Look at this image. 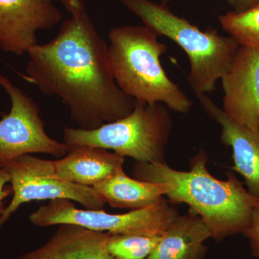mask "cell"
Returning <instances> with one entry per match:
<instances>
[{
    "instance_id": "cell-14",
    "label": "cell",
    "mask_w": 259,
    "mask_h": 259,
    "mask_svg": "<svg viewBox=\"0 0 259 259\" xmlns=\"http://www.w3.org/2000/svg\"><path fill=\"white\" fill-rule=\"evenodd\" d=\"M209 238L210 232L199 215L190 211L179 214L146 259H203L204 243Z\"/></svg>"
},
{
    "instance_id": "cell-3",
    "label": "cell",
    "mask_w": 259,
    "mask_h": 259,
    "mask_svg": "<svg viewBox=\"0 0 259 259\" xmlns=\"http://www.w3.org/2000/svg\"><path fill=\"white\" fill-rule=\"evenodd\" d=\"M158 37L145 25L112 29L108 58L114 79L136 101L161 103L172 111L188 113L193 102L163 69L161 57L168 47Z\"/></svg>"
},
{
    "instance_id": "cell-16",
    "label": "cell",
    "mask_w": 259,
    "mask_h": 259,
    "mask_svg": "<svg viewBox=\"0 0 259 259\" xmlns=\"http://www.w3.org/2000/svg\"><path fill=\"white\" fill-rule=\"evenodd\" d=\"M223 30L240 46L259 49V4L245 11H231L220 15Z\"/></svg>"
},
{
    "instance_id": "cell-17",
    "label": "cell",
    "mask_w": 259,
    "mask_h": 259,
    "mask_svg": "<svg viewBox=\"0 0 259 259\" xmlns=\"http://www.w3.org/2000/svg\"><path fill=\"white\" fill-rule=\"evenodd\" d=\"M161 236L112 234L107 243L109 253L115 259H146Z\"/></svg>"
},
{
    "instance_id": "cell-18",
    "label": "cell",
    "mask_w": 259,
    "mask_h": 259,
    "mask_svg": "<svg viewBox=\"0 0 259 259\" xmlns=\"http://www.w3.org/2000/svg\"><path fill=\"white\" fill-rule=\"evenodd\" d=\"M245 236L249 238L252 252L255 256L259 255V204L255 207L252 214L249 228L245 233Z\"/></svg>"
},
{
    "instance_id": "cell-2",
    "label": "cell",
    "mask_w": 259,
    "mask_h": 259,
    "mask_svg": "<svg viewBox=\"0 0 259 259\" xmlns=\"http://www.w3.org/2000/svg\"><path fill=\"white\" fill-rule=\"evenodd\" d=\"M207 153L201 149L191 159L190 171L174 169L166 163L137 162L133 173L137 180L168 185L165 195L168 200L189 205L190 212L202 218L216 241L245 234L259 199L231 172L227 174L226 181L212 176L207 168Z\"/></svg>"
},
{
    "instance_id": "cell-10",
    "label": "cell",
    "mask_w": 259,
    "mask_h": 259,
    "mask_svg": "<svg viewBox=\"0 0 259 259\" xmlns=\"http://www.w3.org/2000/svg\"><path fill=\"white\" fill-rule=\"evenodd\" d=\"M221 80L223 111L240 125L259 132V49L241 46Z\"/></svg>"
},
{
    "instance_id": "cell-7",
    "label": "cell",
    "mask_w": 259,
    "mask_h": 259,
    "mask_svg": "<svg viewBox=\"0 0 259 259\" xmlns=\"http://www.w3.org/2000/svg\"><path fill=\"white\" fill-rule=\"evenodd\" d=\"M0 164L9 173L13 193L11 202L0 215V230L21 204L31 201L67 199L92 210H102L106 203L93 187L58 177L54 161L27 154Z\"/></svg>"
},
{
    "instance_id": "cell-6",
    "label": "cell",
    "mask_w": 259,
    "mask_h": 259,
    "mask_svg": "<svg viewBox=\"0 0 259 259\" xmlns=\"http://www.w3.org/2000/svg\"><path fill=\"white\" fill-rule=\"evenodd\" d=\"M178 215L177 209L164 198L146 208L125 214L79 209L70 199H56L32 212L30 221L40 227L74 224L112 234L162 236Z\"/></svg>"
},
{
    "instance_id": "cell-11",
    "label": "cell",
    "mask_w": 259,
    "mask_h": 259,
    "mask_svg": "<svg viewBox=\"0 0 259 259\" xmlns=\"http://www.w3.org/2000/svg\"><path fill=\"white\" fill-rule=\"evenodd\" d=\"M196 97L207 115L222 127L221 141L233 151L231 169L244 179L247 190L259 199V132L233 120L206 94Z\"/></svg>"
},
{
    "instance_id": "cell-23",
    "label": "cell",
    "mask_w": 259,
    "mask_h": 259,
    "mask_svg": "<svg viewBox=\"0 0 259 259\" xmlns=\"http://www.w3.org/2000/svg\"><path fill=\"white\" fill-rule=\"evenodd\" d=\"M258 257H259V255H258Z\"/></svg>"
},
{
    "instance_id": "cell-13",
    "label": "cell",
    "mask_w": 259,
    "mask_h": 259,
    "mask_svg": "<svg viewBox=\"0 0 259 259\" xmlns=\"http://www.w3.org/2000/svg\"><path fill=\"white\" fill-rule=\"evenodd\" d=\"M69 147L64 157L54 161L56 175L67 182L93 187L111 177L123 165V156L105 148Z\"/></svg>"
},
{
    "instance_id": "cell-21",
    "label": "cell",
    "mask_w": 259,
    "mask_h": 259,
    "mask_svg": "<svg viewBox=\"0 0 259 259\" xmlns=\"http://www.w3.org/2000/svg\"><path fill=\"white\" fill-rule=\"evenodd\" d=\"M227 3L236 13L245 11L259 4V0H226Z\"/></svg>"
},
{
    "instance_id": "cell-20",
    "label": "cell",
    "mask_w": 259,
    "mask_h": 259,
    "mask_svg": "<svg viewBox=\"0 0 259 259\" xmlns=\"http://www.w3.org/2000/svg\"><path fill=\"white\" fill-rule=\"evenodd\" d=\"M59 1L71 15L75 14L84 7L82 0H59ZM172 1L173 0H161V4L167 6V5Z\"/></svg>"
},
{
    "instance_id": "cell-15",
    "label": "cell",
    "mask_w": 259,
    "mask_h": 259,
    "mask_svg": "<svg viewBox=\"0 0 259 259\" xmlns=\"http://www.w3.org/2000/svg\"><path fill=\"white\" fill-rule=\"evenodd\" d=\"M93 188L112 207L131 210L146 208L158 203L169 190L166 184L131 178L122 167Z\"/></svg>"
},
{
    "instance_id": "cell-5",
    "label": "cell",
    "mask_w": 259,
    "mask_h": 259,
    "mask_svg": "<svg viewBox=\"0 0 259 259\" xmlns=\"http://www.w3.org/2000/svg\"><path fill=\"white\" fill-rule=\"evenodd\" d=\"M172 127L173 120L164 105L136 101L134 110L127 117L93 130L65 127L64 139L68 146L112 150L139 163H166Z\"/></svg>"
},
{
    "instance_id": "cell-22",
    "label": "cell",
    "mask_w": 259,
    "mask_h": 259,
    "mask_svg": "<svg viewBox=\"0 0 259 259\" xmlns=\"http://www.w3.org/2000/svg\"><path fill=\"white\" fill-rule=\"evenodd\" d=\"M39 1L46 2V1H49V0H39Z\"/></svg>"
},
{
    "instance_id": "cell-8",
    "label": "cell",
    "mask_w": 259,
    "mask_h": 259,
    "mask_svg": "<svg viewBox=\"0 0 259 259\" xmlns=\"http://www.w3.org/2000/svg\"><path fill=\"white\" fill-rule=\"evenodd\" d=\"M0 87L11 101L9 113L0 120V163L30 153L64 156L69 146L47 134L35 100L1 73Z\"/></svg>"
},
{
    "instance_id": "cell-9",
    "label": "cell",
    "mask_w": 259,
    "mask_h": 259,
    "mask_svg": "<svg viewBox=\"0 0 259 259\" xmlns=\"http://www.w3.org/2000/svg\"><path fill=\"white\" fill-rule=\"evenodd\" d=\"M62 14L51 0H0V49L17 56L37 44V32L60 23Z\"/></svg>"
},
{
    "instance_id": "cell-1",
    "label": "cell",
    "mask_w": 259,
    "mask_h": 259,
    "mask_svg": "<svg viewBox=\"0 0 259 259\" xmlns=\"http://www.w3.org/2000/svg\"><path fill=\"white\" fill-rule=\"evenodd\" d=\"M22 77L41 93L60 98L78 128L93 130L120 120L134 110L136 100L116 83L108 45L85 7L61 25L59 33L28 52Z\"/></svg>"
},
{
    "instance_id": "cell-4",
    "label": "cell",
    "mask_w": 259,
    "mask_h": 259,
    "mask_svg": "<svg viewBox=\"0 0 259 259\" xmlns=\"http://www.w3.org/2000/svg\"><path fill=\"white\" fill-rule=\"evenodd\" d=\"M139 17L158 36L176 42L188 57L187 80L195 96L217 90V82L231 69L240 44L214 29L202 30L172 13L166 5L151 0H117Z\"/></svg>"
},
{
    "instance_id": "cell-19",
    "label": "cell",
    "mask_w": 259,
    "mask_h": 259,
    "mask_svg": "<svg viewBox=\"0 0 259 259\" xmlns=\"http://www.w3.org/2000/svg\"><path fill=\"white\" fill-rule=\"evenodd\" d=\"M10 182L9 173L3 165L0 164V215L3 214L5 209L4 199L11 193L9 187L6 186L7 184Z\"/></svg>"
},
{
    "instance_id": "cell-12",
    "label": "cell",
    "mask_w": 259,
    "mask_h": 259,
    "mask_svg": "<svg viewBox=\"0 0 259 259\" xmlns=\"http://www.w3.org/2000/svg\"><path fill=\"white\" fill-rule=\"evenodd\" d=\"M112 233L74 224H61L44 246L20 259H115L107 250Z\"/></svg>"
}]
</instances>
